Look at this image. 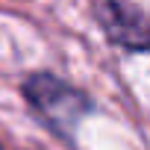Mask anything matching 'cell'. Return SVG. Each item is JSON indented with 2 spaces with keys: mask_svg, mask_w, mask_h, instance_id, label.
I'll list each match as a JSON object with an SVG mask.
<instances>
[{
  "mask_svg": "<svg viewBox=\"0 0 150 150\" xmlns=\"http://www.w3.org/2000/svg\"><path fill=\"white\" fill-rule=\"evenodd\" d=\"M21 94L33 118L68 147H77V132L88 115L97 112L94 97L53 71H33L21 83Z\"/></svg>",
  "mask_w": 150,
  "mask_h": 150,
  "instance_id": "6da1fadb",
  "label": "cell"
},
{
  "mask_svg": "<svg viewBox=\"0 0 150 150\" xmlns=\"http://www.w3.org/2000/svg\"><path fill=\"white\" fill-rule=\"evenodd\" d=\"M91 18L124 53H150V15L132 0H91Z\"/></svg>",
  "mask_w": 150,
  "mask_h": 150,
  "instance_id": "7a4b0ae2",
  "label": "cell"
},
{
  "mask_svg": "<svg viewBox=\"0 0 150 150\" xmlns=\"http://www.w3.org/2000/svg\"><path fill=\"white\" fill-rule=\"evenodd\" d=\"M0 150H3V147H0Z\"/></svg>",
  "mask_w": 150,
  "mask_h": 150,
  "instance_id": "3957f363",
  "label": "cell"
}]
</instances>
